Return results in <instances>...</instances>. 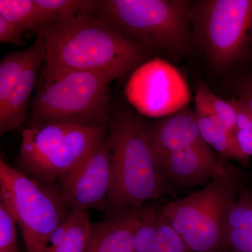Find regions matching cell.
<instances>
[{
    "mask_svg": "<svg viewBox=\"0 0 252 252\" xmlns=\"http://www.w3.org/2000/svg\"><path fill=\"white\" fill-rule=\"evenodd\" d=\"M202 140L220 154V159H234L247 165L250 158L239 147L236 135L225 127L215 116L194 112Z\"/></svg>",
    "mask_w": 252,
    "mask_h": 252,
    "instance_id": "16",
    "label": "cell"
},
{
    "mask_svg": "<svg viewBox=\"0 0 252 252\" xmlns=\"http://www.w3.org/2000/svg\"><path fill=\"white\" fill-rule=\"evenodd\" d=\"M142 212L143 207L114 212L107 220L94 223L86 252H132L134 235Z\"/></svg>",
    "mask_w": 252,
    "mask_h": 252,
    "instance_id": "14",
    "label": "cell"
},
{
    "mask_svg": "<svg viewBox=\"0 0 252 252\" xmlns=\"http://www.w3.org/2000/svg\"><path fill=\"white\" fill-rule=\"evenodd\" d=\"M252 252V191L240 190L225 220L222 250Z\"/></svg>",
    "mask_w": 252,
    "mask_h": 252,
    "instance_id": "15",
    "label": "cell"
},
{
    "mask_svg": "<svg viewBox=\"0 0 252 252\" xmlns=\"http://www.w3.org/2000/svg\"><path fill=\"white\" fill-rule=\"evenodd\" d=\"M144 64L134 73L126 91L134 107L152 117H166L185 108L190 92L181 73L160 59Z\"/></svg>",
    "mask_w": 252,
    "mask_h": 252,
    "instance_id": "9",
    "label": "cell"
},
{
    "mask_svg": "<svg viewBox=\"0 0 252 252\" xmlns=\"http://www.w3.org/2000/svg\"><path fill=\"white\" fill-rule=\"evenodd\" d=\"M159 210L144 209L132 243V252H153L157 243Z\"/></svg>",
    "mask_w": 252,
    "mask_h": 252,
    "instance_id": "22",
    "label": "cell"
},
{
    "mask_svg": "<svg viewBox=\"0 0 252 252\" xmlns=\"http://www.w3.org/2000/svg\"><path fill=\"white\" fill-rule=\"evenodd\" d=\"M236 113V135L239 147L247 157H252V112L238 99L230 100Z\"/></svg>",
    "mask_w": 252,
    "mask_h": 252,
    "instance_id": "23",
    "label": "cell"
},
{
    "mask_svg": "<svg viewBox=\"0 0 252 252\" xmlns=\"http://www.w3.org/2000/svg\"><path fill=\"white\" fill-rule=\"evenodd\" d=\"M106 137L58 180L63 201L71 211L100 209L108 204L112 166Z\"/></svg>",
    "mask_w": 252,
    "mask_h": 252,
    "instance_id": "10",
    "label": "cell"
},
{
    "mask_svg": "<svg viewBox=\"0 0 252 252\" xmlns=\"http://www.w3.org/2000/svg\"><path fill=\"white\" fill-rule=\"evenodd\" d=\"M153 252H189L160 210L158 219L157 243Z\"/></svg>",
    "mask_w": 252,
    "mask_h": 252,
    "instance_id": "24",
    "label": "cell"
},
{
    "mask_svg": "<svg viewBox=\"0 0 252 252\" xmlns=\"http://www.w3.org/2000/svg\"><path fill=\"white\" fill-rule=\"evenodd\" d=\"M241 187L222 160L205 188L166 204L160 212L189 252H219L226 217Z\"/></svg>",
    "mask_w": 252,
    "mask_h": 252,
    "instance_id": "5",
    "label": "cell"
},
{
    "mask_svg": "<svg viewBox=\"0 0 252 252\" xmlns=\"http://www.w3.org/2000/svg\"><path fill=\"white\" fill-rule=\"evenodd\" d=\"M37 49L10 94L0 109V135L22 126L27 119L31 94L36 83L39 68L46 58V40L42 32L37 33Z\"/></svg>",
    "mask_w": 252,
    "mask_h": 252,
    "instance_id": "13",
    "label": "cell"
},
{
    "mask_svg": "<svg viewBox=\"0 0 252 252\" xmlns=\"http://www.w3.org/2000/svg\"><path fill=\"white\" fill-rule=\"evenodd\" d=\"M0 201L19 225L28 252H45L49 235L71 210L59 190L43 185L0 159Z\"/></svg>",
    "mask_w": 252,
    "mask_h": 252,
    "instance_id": "7",
    "label": "cell"
},
{
    "mask_svg": "<svg viewBox=\"0 0 252 252\" xmlns=\"http://www.w3.org/2000/svg\"><path fill=\"white\" fill-rule=\"evenodd\" d=\"M222 160L203 142L167 154L158 165L165 181L192 187L210 182Z\"/></svg>",
    "mask_w": 252,
    "mask_h": 252,
    "instance_id": "11",
    "label": "cell"
},
{
    "mask_svg": "<svg viewBox=\"0 0 252 252\" xmlns=\"http://www.w3.org/2000/svg\"><path fill=\"white\" fill-rule=\"evenodd\" d=\"M0 16L13 23L23 33L42 30L41 12L35 0H0Z\"/></svg>",
    "mask_w": 252,
    "mask_h": 252,
    "instance_id": "19",
    "label": "cell"
},
{
    "mask_svg": "<svg viewBox=\"0 0 252 252\" xmlns=\"http://www.w3.org/2000/svg\"><path fill=\"white\" fill-rule=\"evenodd\" d=\"M239 99L252 112V78L244 81L238 89Z\"/></svg>",
    "mask_w": 252,
    "mask_h": 252,
    "instance_id": "27",
    "label": "cell"
},
{
    "mask_svg": "<svg viewBox=\"0 0 252 252\" xmlns=\"http://www.w3.org/2000/svg\"><path fill=\"white\" fill-rule=\"evenodd\" d=\"M45 68L50 72H91L125 77L153 51L114 31L94 13L47 25Z\"/></svg>",
    "mask_w": 252,
    "mask_h": 252,
    "instance_id": "1",
    "label": "cell"
},
{
    "mask_svg": "<svg viewBox=\"0 0 252 252\" xmlns=\"http://www.w3.org/2000/svg\"><path fill=\"white\" fill-rule=\"evenodd\" d=\"M23 32L13 23L0 16V42L14 45H23Z\"/></svg>",
    "mask_w": 252,
    "mask_h": 252,
    "instance_id": "26",
    "label": "cell"
},
{
    "mask_svg": "<svg viewBox=\"0 0 252 252\" xmlns=\"http://www.w3.org/2000/svg\"><path fill=\"white\" fill-rule=\"evenodd\" d=\"M16 220L0 201V252H18Z\"/></svg>",
    "mask_w": 252,
    "mask_h": 252,
    "instance_id": "25",
    "label": "cell"
},
{
    "mask_svg": "<svg viewBox=\"0 0 252 252\" xmlns=\"http://www.w3.org/2000/svg\"><path fill=\"white\" fill-rule=\"evenodd\" d=\"M195 112L212 114L218 118L228 130L236 132V113L229 101L213 94L203 82H199L195 96Z\"/></svg>",
    "mask_w": 252,
    "mask_h": 252,
    "instance_id": "21",
    "label": "cell"
},
{
    "mask_svg": "<svg viewBox=\"0 0 252 252\" xmlns=\"http://www.w3.org/2000/svg\"><path fill=\"white\" fill-rule=\"evenodd\" d=\"M192 3L186 0H98L94 14L114 31L147 49L188 52Z\"/></svg>",
    "mask_w": 252,
    "mask_h": 252,
    "instance_id": "4",
    "label": "cell"
},
{
    "mask_svg": "<svg viewBox=\"0 0 252 252\" xmlns=\"http://www.w3.org/2000/svg\"></svg>",
    "mask_w": 252,
    "mask_h": 252,
    "instance_id": "28",
    "label": "cell"
},
{
    "mask_svg": "<svg viewBox=\"0 0 252 252\" xmlns=\"http://www.w3.org/2000/svg\"><path fill=\"white\" fill-rule=\"evenodd\" d=\"M114 80L102 73L43 71L31 102L28 126L108 125L112 110L109 90Z\"/></svg>",
    "mask_w": 252,
    "mask_h": 252,
    "instance_id": "3",
    "label": "cell"
},
{
    "mask_svg": "<svg viewBox=\"0 0 252 252\" xmlns=\"http://www.w3.org/2000/svg\"><path fill=\"white\" fill-rule=\"evenodd\" d=\"M107 131L108 125L53 123L28 126L22 131L21 171L49 185L74 166Z\"/></svg>",
    "mask_w": 252,
    "mask_h": 252,
    "instance_id": "6",
    "label": "cell"
},
{
    "mask_svg": "<svg viewBox=\"0 0 252 252\" xmlns=\"http://www.w3.org/2000/svg\"><path fill=\"white\" fill-rule=\"evenodd\" d=\"M67 221L65 234L52 252H86L94 231V223L87 211L72 210Z\"/></svg>",
    "mask_w": 252,
    "mask_h": 252,
    "instance_id": "18",
    "label": "cell"
},
{
    "mask_svg": "<svg viewBox=\"0 0 252 252\" xmlns=\"http://www.w3.org/2000/svg\"><path fill=\"white\" fill-rule=\"evenodd\" d=\"M41 12L42 30L50 23L83 13H94L97 1L93 0H35Z\"/></svg>",
    "mask_w": 252,
    "mask_h": 252,
    "instance_id": "20",
    "label": "cell"
},
{
    "mask_svg": "<svg viewBox=\"0 0 252 252\" xmlns=\"http://www.w3.org/2000/svg\"><path fill=\"white\" fill-rule=\"evenodd\" d=\"M106 140L112 166L107 205L113 211L140 208L144 202L165 193L166 181L140 116L124 106L112 108Z\"/></svg>",
    "mask_w": 252,
    "mask_h": 252,
    "instance_id": "2",
    "label": "cell"
},
{
    "mask_svg": "<svg viewBox=\"0 0 252 252\" xmlns=\"http://www.w3.org/2000/svg\"><path fill=\"white\" fill-rule=\"evenodd\" d=\"M190 21L194 38L215 69L236 62L252 42V0L195 1Z\"/></svg>",
    "mask_w": 252,
    "mask_h": 252,
    "instance_id": "8",
    "label": "cell"
},
{
    "mask_svg": "<svg viewBox=\"0 0 252 252\" xmlns=\"http://www.w3.org/2000/svg\"><path fill=\"white\" fill-rule=\"evenodd\" d=\"M146 132L157 163L172 152L204 142L194 112L187 107L158 120L146 122Z\"/></svg>",
    "mask_w": 252,
    "mask_h": 252,
    "instance_id": "12",
    "label": "cell"
},
{
    "mask_svg": "<svg viewBox=\"0 0 252 252\" xmlns=\"http://www.w3.org/2000/svg\"><path fill=\"white\" fill-rule=\"evenodd\" d=\"M38 41L28 49L6 54L0 62V109H2L14 90L23 71L37 49Z\"/></svg>",
    "mask_w": 252,
    "mask_h": 252,
    "instance_id": "17",
    "label": "cell"
}]
</instances>
